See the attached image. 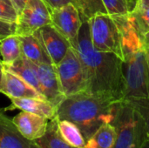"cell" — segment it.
<instances>
[{
	"mask_svg": "<svg viewBox=\"0 0 149 148\" xmlns=\"http://www.w3.org/2000/svg\"><path fill=\"white\" fill-rule=\"evenodd\" d=\"M51 24V10L44 0H28L18 16L16 34H32L41 27Z\"/></svg>",
	"mask_w": 149,
	"mask_h": 148,
	"instance_id": "obj_8",
	"label": "cell"
},
{
	"mask_svg": "<svg viewBox=\"0 0 149 148\" xmlns=\"http://www.w3.org/2000/svg\"><path fill=\"white\" fill-rule=\"evenodd\" d=\"M81 61L86 81V92L113 102L123 100V60L115 54L97 51L92 43L88 21L80 27L75 48Z\"/></svg>",
	"mask_w": 149,
	"mask_h": 148,
	"instance_id": "obj_1",
	"label": "cell"
},
{
	"mask_svg": "<svg viewBox=\"0 0 149 148\" xmlns=\"http://www.w3.org/2000/svg\"><path fill=\"white\" fill-rule=\"evenodd\" d=\"M17 31V24L9 23L0 20V40L4 38L16 34Z\"/></svg>",
	"mask_w": 149,
	"mask_h": 148,
	"instance_id": "obj_27",
	"label": "cell"
},
{
	"mask_svg": "<svg viewBox=\"0 0 149 148\" xmlns=\"http://www.w3.org/2000/svg\"><path fill=\"white\" fill-rule=\"evenodd\" d=\"M55 66L65 97L86 92V81L84 69L74 48L71 47L64 58Z\"/></svg>",
	"mask_w": 149,
	"mask_h": 148,
	"instance_id": "obj_6",
	"label": "cell"
},
{
	"mask_svg": "<svg viewBox=\"0 0 149 148\" xmlns=\"http://www.w3.org/2000/svg\"><path fill=\"white\" fill-rule=\"evenodd\" d=\"M0 55L4 65L14 63L21 57V41L18 35L13 34L0 40Z\"/></svg>",
	"mask_w": 149,
	"mask_h": 148,
	"instance_id": "obj_20",
	"label": "cell"
},
{
	"mask_svg": "<svg viewBox=\"0 0 149 148\" xmlns=\"http://www.w3.org/2000/svg\"><path fill=\"white\" fill-rule=\"evenodd\" d=\"M83 22L78 9L72 3L53 9L51 11V24L76 48L78 37Z\"/></svg>",
	"mask_w": 149,
	"mask_h": 148,
	"instance_id": "obj_7",
	"label": "cell"
},
{
	"mask_svg": "<svg viewBox=\"0 0 149 148\" xmlns=\"http://www.w3.org/2000/svg\"><path fill=\"white\" fill-rule=\"evenodd\" d=\"M4 68L18 76L21 79H23L33 89H35L38 93L41 94V88L38 75L34 68L32 67L31 62L23 55H21V57L14 63L8 65H4Z\"/></svg>",
	"mask_w": 149,
	"mask_h": 148,
	"instance_id": "obj_17",
	"label": "cell"
},
{
	"mask_svg": "<svg viewBox=\"0 0 149 148\" xmlns=\"http://www.w3.org/2000/svg\"><path fill=\"white\" fill-rule=\"evenodd\" d=\"M31 142L20 133L12 120L0 113V148H30Z\"/></svg>",
	"mask_w": 149,
	"mask_h": 148,
	"instance_id": "obj_15",
	"label": "cell"
},
{
	"mask_svg": "<svg viewBox=\"0 0 149 148\" xmlns=\"http://www.w3.org/2000/svg\"><path fill=\"white\" fill-rule=\"evenodd\" d=\"M30 148H38V146H37V145L32 141V142H31V147H30Z\"/></svg>",
	"mask_w": 149,
	"mask_h": 148,
	"instance_id": "obj_33",
	"label": "cell"
},
{
	"mask_svg": "<svg viewBox=\"0 0 149 148\" xmlns=\"http://www.w3.org/2000/svg\"><path fill=\"white\" fill-rule=\"evenodd\" d=\"M3 69H4V65H3V61L0 59V91H1V87H2V80H3Z\"/></svg>",
	"mask_w": 149,
	"mask_h": 148,
	"instance_id": "obj_32",
	"label": "cell"
},
{
	"mask_svg": "<svg viewBox=\"0 0 149 148\" xmlns=\"http://www.w3.org/2000/svg\"><path fill=\"white\" fill-rule=\"evenodd\" d=\"M72 3L78 9L83 23L98 13L107 14L102 0H72Z\"/></svg>",
	"mask_w": 149,
	"mask_h": 148,
	"instance_id": "obj_22",
	"label": "cell"
},
{
	"mask_svg": "<svg viewBox=\"0 0 149 148\" xmlns=\"http://www.w3.org/2000/svg\"><path fill=\"white\" fill-rule=\"evenodd\" d=\"M44 2L47 4V6L52 11L55 8L72 3V0H44Z\"/></svg>",
	"mask_w": 149,
	"mask_h": 148,
	"instance_id": "obj_28",
	"label": "cell"
},
{
	"mask_svg": "<svg viewBox=\"0 0 149 148\" xmlns=\"http://www.w3.org/2000/svg\"><path fill=\"white\" fill-rule=\"evenodd\" d=\"M111 124L116 130L113 148H142L148 136L145 122L138 111L127 101L117 104Z\"/></svg>",
	"mask_w": 149,
	"mask_h": 148,
	"instance_id": "obj_3",
	"label": "cell"
},
{
	"mask_svg": "<svg viewBox=\"0 0 149 148\" xmlns=\"http://www.w3.org/2000/svg\"><path fill=\"white\" fill-rule=\"evenodd\" d=\"M0 59H1V55H0Z\"/></svg>",
	"mask_w": 149,
	"mask_h": 148,
	"instance_id": "obj_35",
	"label": "cell"
},
{
	"mask_svg": "<svg viewBox=\"0 0 149 148\" xmlns=\"http://www.w3.org/2000/svg\"><path fill=\"white\" fill-rule=\"evenodd\" d=\"M30 62L38 75L42 96L57 108L65 97L61 90L56 66L53 64H35L31 61Z\"/></svg>",
	"mask_w": 149,
	"mask_h": 148,
	"instance_id": "obj_9",
	"label": "cell"
},
{
	"mask_svg": "<svg viewBox=\"0 0 149 148\" xmlns=\"http://www.w3.org/2000/svg\"><path fill=\"white\" fill-rule=\"evenodd\" d=\"M135 24L141 33L145 36L149 32V5L141 3L140 0L135 5L134 9L131 11Z\"/></svg>",
	"mask_w": 149,
	"mask_h": 148,
	"instance_id": "obj_23",
	"label": "cell"
},
{
	"mask_svg": "<svg viewBox=\"0 0 149 148\" xmlns=\"http://www.w3.org/2000/svg\"><path fill=\"white\" fill-rule=\"evenodd\" d=\"M58 128L63 139L70 146L75 148H85L86 140L80 129L74 123L58 119Z\"/></svg>",
	"mask_w": 149,
	"mask_h": 148,
	"instance_id": "obj_21",
	"label": "cell"
},
{
	"mask_svg": "<svg viewBox=\"0 0 149 148\" xmlns=\"http://www.w3.org/2000/svg\"><path fill=\"white\" fill-rule=\"evenodd\" d=\"M88 23L93 47L99 51L115 54L124 61L121 35L113 16L98 13L92 17Z\"/></svg>",
	"mask_w": 149,
	"mask_h": 148,
	"instance_id": "obj_5",
	"label": "cell"
},
{
	"mask_svg": "<svg viewBox=\"0 0 149 148\" xmlns=\"http://www.w3.org/2000/svg\"><path fill=\"white\" fill-rule=\"evenodd\" d=\"M130 103L141 114L142 117L147 129V141L149 143V97L148 98H143V99H129V100H124Z\"/></svg>",
	"mask_w": 149,
	"mask_h": 148,
	"instance_id": "obj_24",
	"label": "cell"
},
{
	"mask_svg": "<svg viewBox=\"0 0 149 148\" xmlns=\"http://www.w3.org/2000/svg\"><path fill=\"white\" fill-rule=\"evenodd\" d=\"M1 93L10 98H37L45 99L40 93L7 69H3ZM46 100V99H45Z\"/></svg>",
	"mask_w": 149,
	"mask_h": 148,
	"instance_id": "obj_13",
	"label": "cell"
},
{
	"mask_svg": "<svg viewBox=\"0 0 149 148\" xmlns=\"http://www.w3.org/2000/svg\"><path fill=\"white\" fill-rule=\"evenodd\" d=\"M34 33L42 43L54 65L64 58L67 51L72 47L69 41L51 24L41 27Z\"/></svg>",
	"mask_w": 149,
	"mask_h": 148,
	"instance_id": "obj_10",
	"label": "cell"
},
{
	"mask_svg": "<svg viewBox=\"0 0 149 148\" xmlns=\"http://www.w3.org/2000/svg\"><path fill=\"white\" fill-rule=\"evenodd\" d=\"M111 16H113L120 30L125 56L142 50L144 36L140 32L131 12L125 15Z\"/></svg>",
	"mask_w": 149,
	"mask_h": 148,
	"instance_id": "obj_11",
	"label": "cell"
},
{
	"mask_svg": "<svg viewBox=\"0 0 149 148\" xmlns=\"http://www.w3.org/2000/svg\"><path fill=\"white\" fill-rule=\"evenodd\" d=\"M116 130L111 123L103 124L95 133L86 140L85 148H113Z\"/></svg>",
	"mask_w": 149,
	"mask_h": 148,
	"instance_id": "obj_19",
	"label": "cell"
},
{
	"mask_svg": "<svg viewBox=\"0 0 149 148\" xmlns=\"http://www.w3.org/2000/svg\"><path fill=\"white\" fill-rule=\"evenodd\" d=\"M123 100L149 97V59L144 49L127 54L123 61Z\"/></svg>",
	"mask_w": 149,
	"mask_h": 148,
	"instance_id": "obj_4",
	"label": "cell"
},
{
	"mask_svg": "<svg viewBox=\"0 0 149 148\" xmlns=\"http://www.w3.org/2000/svg\"><path fill=\"white\" fill-rule=\"evenodd\" d=\"M143 49L146 51L149 59V32L147 33L143 38Z\"/></svg>",
	"mask_w": 149,
	"mask_h": 148,
	"instance_id": "obj_30",
	"label": "cell"
},
{
	"mask_svg": "<svg viewBox=\"0 0 149 148\" xmlns=\"http://www.w3.org/2000/svg\"><path fill=\"white\" fill-rule=\"evenodd\" d=\"M0 20L9 23H17L18 14L10 0H0Z\"/></svg>",
	"mask_w": 149,
	"mask_h": 148,
	"instance_id": "obj_25",
	"label": "cell"
},
{
	"mask_svg": "<svg viewBox=\"0 0 149 148\" xmlns=\"http://www.w3.org/2000/svg\"><path fill=\"white\" fill-rule=\"evenodd\" d=\"M12 121L25 139L34 141L44 135L49 120L31 113L21 111L12 118Z\"/></svg>",
	"mask_w": 149,
	"mask_h": 148,
	"instance_id": "obj_12",
	"label": "cell"
},
{
	"mask_svg": "<svg viewBox=\"0 0 149 148\" xmlns=\"http://www.w3.org/2000/svg\"><path fill=\"white\" fill-rule=\"evenodd\" d=\"M22 55L35 64H52L45 47L35 33L19 36Z\"/></svg>",
	"mask_w": 149,
	"mask_h": 148,
	"instance_id": "obj_16",
	"label": "cell"
},
{
	"mask_svg": "<svg viewBox=\"0 0 149 148\" xmlns=\"http://www.w3.org/2000/svg\"><path fill=\"white\" fill-rule=\"evenodd\" d=\"M38 148H75L70 146L61 136L58 128V119L49 120L44 135L33 141Z\"/></svg>",
	"mask_w": 149,
	"mask_h": 148,
	"instance_id": "obj_18",
	"label": "cell"
},
{
	"mask_svg": "<svg viewBox=\"0 0 149 148\" xmlns=\"http://www.w3.org/2000/svg\"><path fill=\"white\" fill-rule=\"evenodd\" d=\"M126 1H127V4H128L129 11L131 12V11L134 9L135 5L137 4V3H138L139 0H126Z\"/></svg>",
	"mask_w": 149,
	"mask_h": 148,
	"instance_id": "obj_31",
	"label": "cell"
},
{
	"mask_svg": "<svg viewBox=\"0 0 149 148\" xmlns=\"http://www.w3.org/2000/svg\"><path fill=\"white\" fill-rule=\"evenodd\" d=\"M10 99L11 104L4 109L5 111L19 109L48 120H52L56 116V107L45 99L37 98H10Z\"/></svg>",
	"mask_w": 149,
	"mask_h": 148,
	"instance_id": "obj_14",
	"label": "cell"
},
{
	"mask_svg": "<svg viewBox=\"0 0 149 148\" xmlns=\"http://www.w3.org/2000/svg\"><path fill=\"white\" fill-rule=\"evenodd\" d=\"M10 1H11L14 8L16 9L18 16H19L20 13L22 12L23 9L24 8V6H25V4H26L28 0H10Z\"/></svg>",
	"mask_w": 149,
	"mask_h": 148,
	"instance_id": "obj_29",
	"label": "cell"
},
{
	"mask_svg": "<svg viewBox=\"0 0 149 148\" xmlns=\"http://www.w3.org/2000/svg\"><path fill=\"white\" fill-rule=\"evenodd\" d=\"M117 104L82 92L65 97L56 108V117L74 123L87 140L103 124L113 121Z\"/></svg>",
	"mask_w": 149,
	"mask_h": 148,
	"instance_id": "obj_2",
	"label": "cell"
},
{
	"mask_svg": "<svg viewBox=\"0 0 149 148\" xmlns=\"http://www.w3.org/2000/svg\"><path fill=\"white\" fill-rule=\"evenodd\" d=\"M140 1H141V3L147 4V5H149V0H140Z\"/></svg>",
	"mask_w": 149,
	"mask_h": 148,
	"instance_id": "obj_34",
	"label": "cell"
},
{
	"mask_svg": "<svg viewBox=\"0 0 149 148\" xmlns=\"http://www.w3.org/2000/svg\"><path fill=\"white\" fill-rule=\"evenodd\" d=\"M102 2L109 15H125L130 12L126 0H102Z\"/></svg>",
	"mask_w": 149,
	"mask_h": 148,
	"instance_id": "obj_26",
	"label": "cell"
}]
</instances>
